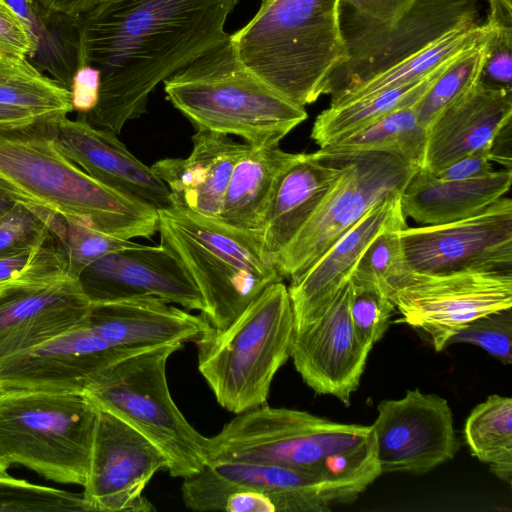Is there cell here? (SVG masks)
<instances>
[{
    "instance_id": "6da1fadb",
    "label": "cell",
    "mask_w": 512,
    "mask_h": 512,
    "mask_svg": "<svg viewBox=\"0 0 512 512\" xmlns=\"http://www.w3.org/2000/svg\"><path fill=\"white\" fill-rule=\"evenodd\" d=\"M239 0H101L75 20L77 67L101 72L96 107L79 117L119 134L147 112L156 86L230 38L224 25Z\"/></svg>"
},
{
    "instance_id": "7a4b0ae2",
    "label": "cell",
    "mask_w": 512,
    "mask_h": 512,
    "mask_svg": "<svg viewBox=\"0 0 512 512\" xmlns=\"http://www.w3.org/2000/svg\"><path fill=\"white\" fill-rule=\"evenodd\" d=\"M205 452L207 463L253 462L315 475L340 504L353 502L381 475L371 425L267 405L236 414L206 437Z\"/></svg>"
},
{
    "instance_id": "3957f363",
    "label": "cell",
    "mask_w": 512,
    "mask_h": 512,
    "mask_svg": "<svg viewBox=\"0 0 512 512\" xmlns=\"http://www.w3.org/2000/svg\"><path fill=\"white\" fill-rule=\"evenodd\" d=\"M47 118L0 126V185L19 201L112 236L150 239L158 231L157 210L99 182L67 158L53 141Z\"/></svg>"
},
{
    "instance_id": "277c9868",
    "label": "cell",
    "mask_w": 512,
    "mask_h": 512,
    "mask_svg": "<svg viewBox=\"0 0 512 512\" xmlns=\"http://www.w3.org/2000/svg\"><path fill=\"white\" fill-rule=\"evenodd\" d=\"M340 0H266L230 35L241 63L278 94L305 107L347 59Z\"/></svg>"
},
{
    "instance_id": "5b68a950",
    "label": "cell",
    "mask_w": 512,
    "mask_h": 512,
    "mask_svg": "<svg viewBox=\"0 0 512 512\" xmlns=\"http://www.w3.org/2000/svg\"><path fill=\"white\" fill-rule=\"evenodd\" d=\"M171 104L196 128L234 135L255 147L279 145L305 121L304 107L249 71L229 38L163 81Z\"/></svg>"
},
{
    "instance_id": "8992f818",
    "label": "cell",
    "mask_w": 512,
    "mask_h": 512,
    "mask_svg": "<svg viewBox=\"0 0 512 512\" xmlns=\"http://www.w3.org/2000/svg\"><path fill=\"white\" fill-rule=\"evenodd\" d=\"M157 212L160 244L194 281L213 328L225 329L267 286L283 281L257 236L175 206Z\"/></svg>"
},
{
    "instance_id": "52a82bcc",
    "label": "cell",
    "mask_w": 512,
    "mask_h": 512,
    "mask_svg": "<svg viewBox=\"0 0 512 512\" xmlns=\"http://www.w3.org/2000/svg\"><path fill=\"white\" fill-rule=\"evenodd\" d=\"M294 315L283 281L267 286L225 329L195 343L198 370L218 404L240 414L266 405L271 383L290 357Z\"/></svg>"
},
{
    "instance_id": "ba28073f",
    "label": "cell",
    "mask_w": 512,
    "mask_h": 512,
    "mask_svg": "<svg viewBox=\"0 0 512 512\" xmlns=\"http://www.w3.org/2000/svg\"><path fill=\"white\" fill-rule=\"evenodd\" d=\"M98 412L84 393H1L0 459L54 482L83 486Z\"/></svg>"
},
{
    "instance_id": "9c48e42d",
    "label": "cell",
    "mask_w": 512,
    "mask_h": 512,
    "mask_svg": "<svg viewBox=\"0 0 512 512\" xmlns=\"http://www.w3.org/2000/svg\"><path fill=\"white\" fill-rule=\"evenodd\" d=\"M182 344L155 347L118 360L92 382L86 394L164 454L170 475L185 478L206 464V437L184 417L167 383L169 357Z\"/></svg>"
},
{
    "instance_id": "30bf717a",
    "label": "cell",
    "mask_w": 512,
    "mask_h": 512,
    "mask_svg": "<svg viewBox=\"0 0 512 512\" xmlns=\"http://www.w3.org/2000/svg\"><path fill=\"white\" fill-rule=\"evenodd\" d=\"M477 0H414L396 20L380 21L339 3L347 59L328 79L334 99L414 57L453 32L481 23Z\"/></svg>"
},
{
    "instance_id": "8fae6325",
    "label": "cell",
    "mask_w": 512,
    "mask_h": 512,
    "mask_svg": "<svg viewBox=\"0 0 512 512\" xmlns=\"http://www.w3.org/2000/svg\"><path fill=\"white\" fill-rule=\"evenodd\" d=\"M346 154L340 180L279 256L277 269L283 278L303 274L374 205L401 195L420 168L383 152Z\"/></svg>"
},
{
    "instance_id": "7c38bea8",
    "label": "cell",
    "mask_w": 512,
    "mask_h": 512,
    "mask_svg": "<svg viewBox=\"0 0 512 512\" xmlns=\"http://www.w3.org/2000/svg\"><path fill=\"white\" fill-rule=\"evenodd\" d=\"M401 315L395 323L425 332L438 352L474 319L512 308L511 268L412 273L391 297Z\"/></svg>"
},
{
    "instance_id": "4fadbf2b",
    "label": "cell",
    "mask_w": 512,
    "mask_h": 512,
    "mask_svg": "<svg viewBox=\"0 0 512 512\" xmlns=\"http://www.w3.org/2000/svg\"><path fill=\"white\" fill-rule=\"evenodd\" d=\"M400 239L405 260L417 273L512 268V201L502 197L453 222L406 226Z\"/></svg>"
},
{
    "instance_id": "5bb4252c",
    "label": "cell",
    "mask_w": 512,
    "mask_h": 512,
    "mask_svg": "<svg viewBox=\"0 0 512 512\" xmlns=\"http://www.w3.org/2000/svg\"><path fill=\"white\" fill-rule=\"evenodd\" d=\"M167 468L166 457L150 440L99 408L82 492L87 511H155L143 491L155 473Z\"/></svg>"
},
{
    "instance_id": "9a60e30c",
    "label": "cell",
    "mask_w": 512,
    "mask_h": 512,
    "mask_svg": "<svg viewBox=\"0 0 512 512\" xmlns=\"http://www.w3.org/2000/svg\"><path fill=\"white\" fill-rule=\"evenodd\" d=\"M371 426L381 474L428 473L453 459L460 446L447 400L417 388L381 401Z\"/></svg>"
},
{
    "instance_id": "2e32d148",
    "label": "cell",
    "mask_w": 512,
    "mask_h": 512,
    "mask_svg": "<svg viewBox=\"0 0 512 512\" xmlns=\"http://www.w3.org/2000/svg\"><path fill=\"white\" fill-rule=\"evenodd\" d=\"M253 491L268 497L276 512H324L339 504L321 478L298 470L253 462L207 463L183 478L185 506L197 512L224 511L233 493Z\"/></svg>"
},
{
    "instance_id": "e0dca14e",
    "label": "cell",
    "mask_w": 512,
    "mask_h": 512,
    "mask_svg": "<svg viewBox=\"0 0 512 512\" xmlns=\"http://www.w3.org/2000/svg\"><path fill=\"white\" fill-rule=\"evenodd\" d=\"M138 352L108 343L82 323L0 362V394L85 393L107 367Z\"/></svg>"
},
{
    "instance_id": "ac0fdd59",
    "label": "cell",
    "mask_w": 512,
    "mask_h": 512,
    "mask_svg": "<svg viewBox=\"0 0 512 512\" xmlns=\"http://www.w3.org/2000/svg\"><path fill=\"white\" fill-rule=\"evenodd\" d=\"M350 281L312 321L294 327L290 357L307 386L349 405L371 349L358 340L350 318Z\"/></svg>"
},
{
    "instance_id": "d6986e66",
    "label": "cell",
    "mask_w": 512,
    "mask_h": 512,
    "mask_svg": "<svg viewBox=\"0 0 512 512\" xmlns=\"http://www.w3.org/2000/svg\"><path fill=\"white\" fill-rule=\"evenodd\" d=\"M79 280L91 303L153 296L187 310L204 311L194 281L177 257L161 244H141L106 255L89 265Z\"/></svg>"
},
{
    "instance_id": "ffe728a7",
    "label": "cell",
    "mask_w": 512,
    "mask_h": 512,
    "mask_svg": "<svg viewBox=\"0 0 512 512\" xmlns=\"http://www.w3.org/2000/svg\"><path fill=\"white\" fill-rule=\"evenodd\" d=\"M91 302L80 280L10 282L0 288V362L84 323Z\"/></svg>"
},
{
    "instance_id": "44dd1931",
    "label": "cell",
    "mask_w": 512,
    "mask_h": 512,
    "mask_svg": "<svg viewBox=\"0 0 512 512\" xmlns=\"http://www.w3.org/2000/svg\"><path fill=\"white\" fill-rule=\"evenodd\" d=\"M46 124L57 148L94 179L156 210L172 206L165 183L115 133L67 115L48 117Z\"/></svg>"
},
{
    "instance_id": "7402d4cb",
    "label": "cell",
    "mask_w": 512,
    "mask_h": 512,
    "mask_svg": "<svg viewBox=\"0 0 512 512\" xmlns=\"http://www.w3.org/2000/svg\"><path fill=\"white\" fill-rule=\"evenodd\" d=\"M346 153H296L280 173L259 236L263 257L277 267L282 251L343 175Z\"/></svg>"
},
{
    "instance_id": "603a6c76",
    "label": "cell",
    "mask_w": 512,
    "mask_h": 512,
    "mask_svg": "<svg viewBox=\"0 0 512 512\" xmlns=\"http://www.w3.org/2000/svg\"><path fill=\"white\" fill-rule=\"evenodd\" d=\"M511 118L512 88L490 86L479 79L428 126L420 169L435 173L461 157L489 151Z\"/></svg>"
},
{
    "instance_id": "cb8c5ba5",
    "label": "cell",
    "mask_w": 512,
    "mask_h": 512,
    "mask_svg": "<svg viewBox=\"0 0 512 512\" xmlns=\"http://www.w3.org/2000/svg\"><path fill=\"white\" fill-rule=\"evenodd\" d=\"M400 195L374 205L350 230L287 287L294 327L319 316L350 279L360 257L386 228L406 222Z\"/></svg>"
},
{
    "instance_id": "d4e9b609",
    "label": "cell",
    "mask_w": 512,
    "mask_h": 512,
    "mask_svg": "<svg viewBox=\"0 0 512 512\" xmlns=\"http://www.w3.org/2000/svg\"><path fill=\"white\" fill-rule=\"evenodd\" d=\"M84 324L108 343L137 351L196 342L211 328L202 313L191 314L153 296L91 303Z\"/></svg>"
},
{
    "instance_id": "484cf974",
    "label": "cell",
    "mask_w": 512,
    "mask_h": 512,
    "mask_svg": "<svg viewBox=\"0 0 512 512\" xmlns=\"http://www.w3.org/2000/svg\"><path fill=\"white\" fill-rule=\"evenodd\" d=\"M187 158H165L151 167L167 186L172 206L217 218L238 159L250 148L231 136L197 130Z\"/></svg>"
},
{
    "instance_id": "4316f807",
    "label": "cell",
    "mask_w": 512,
    "mask_h": 512,
    "mask_svg": "<svg viewBox=\"0 0 512 512\" xmlns=\"http://www.w3.org/2000/svg\"><path fill=\"white\" fill-rule=\"evenodd\" d=\"M511 169L493 170L477 178L440 180L422 169L400 195L405 217L423 225H437L472 216L509 191Z\"/></svg>"
},
{
    "instance_id": "83f0119b",
    "label": "cell",
    "mask_w": 512,
    "mask_h": 512,
    "mask_svg": "<svg viewBox=\"0 0 512 512\" xmlns=\"http://www.w3.org/2000/svg\"><path fill=\"white\" fill-rule=\"evenodd\" d=\"M295 155L251 145L234 166L217 219L259 238L276 181Z\"/></svg>"
},
{
    "instance_id": "f1b7e54d",
    "label": "cell",
    "mask_w": 512,
    "mask_h": 512,
    "mask_svg": "<svg viewBox=\"0 0 512 512\" xmlns=\"http://www.w3.org/2000/svg\"><path fill=\"white\" fill-rule=\"evenodd\" d=\"M455 59L413 82L350 103L329 106L315 119L311 138L322 148L392 112L413 107Z\"/></svg>"
},
{
    "instance_id": "f546056e",
    "label": "cell",
    "mask_w": 512,
    "mask_h": 512,
    "mask_svg": "<svg viewBox=\"0 0 512 512\" xmlns=\"http://www.w3.org/2000/svg\"><path fill=\"white\" fill-rule=\"evenodd\" d=\"M427 129L418 121L413 107L392 112L365 128L325 147V153L383 152L421 167Z\"/></svg>"
},
{
    "instance_id": "4dcf8cb0",
    "label": "cell",
    "mask_w": 512,
    "mask_h": 512,
    "mask_svg": "<svg viewBox=\"0 0 512 512\" xmlns=\"http://www.w3.org/2000/svg\"><path fill=\"white\" fill-rule=\"evenodd\" d=\"M464 436L472 455L500 480H512V399L491 395L473 408Z\"/></svg>"
},
{
    "instance_id": "1f68e13d",
    "label": "cell",
    "mask_w": 512,
    "mask_h": 512,
    "mask_svg": "<svg viewBox=\"0 0 512 512\" xmlns=\"http://www.w3.org/2000/svg\"><path fill=\"white\" fill-rule=\"evenodd\" d=\"M0 104L25 108L44 117L73 112L69 89L27 59L11 56H0Z\"/></svg>"
},
{
    "instance_id": "d6a6232c",
    "label": "cell",
    "mask_w": 512,
    "mask_h": 512,
    "mask_svg": "<svg viewBox=\"0 0 512 512\" xmlns=\"http://www.w3.org/2000/svg\"><path fill=\"white\" fill-rule=\"evenodd\" d=\"M406 222L394 224L380 232L360 257L350 280L369 284L390 299L394 292L411 277L400 239Z\"/></svg>"
},
{
    "instance_id": "836d02e7",
    "label": "cell",
    "mask_w": 512,
    "mask_h": 512,
    "mask_svg": "<svg viewBox=\"0 0 512 512\" xmlns=\"http://www.w3.org/2000/svg\"><path fill=\"white\" fill-rule=\"evenodd\" d=\"M491 36L476 48L455 59L413 106L418 121L423 127L427 129L445 107L463 95L480 79Z\"/></svg>"
},
{
    "instance_id": "e575fe53",
    "label": "cell",
    "mask_w": 512,
    "mask_h": 512,
    "mask_svg": "<svg viewBox=\"0 0 512 512\" xmlns=\"http://www.w3.org/2000/svg\"><path fill=\"white\" fill-rule=\"evenodd\" d=\"M57 240L67 257L68 275L78 280L83 271L96 260L141 245L107 234L82 221L65 218Z\"/></svg>"
},
{
    "instance_id": "d590c367",
    "label": "cell",
    "mask_w": 512,
    "mask_h": 512,
    "mask_svg": "<svg viewBox=\"0 0 512 512\" xmlns=\"http://www.w3.org/2000/svg\"><path fill=\"white\" fill-rule=\"evenodd\" d=\"M87 511L82 494L11 477L0 479V512Z\"/></svg>"
},
{
    "instance_id": "8d00e7d4",
    "label": "cell",
    "mask_w": 512,
    "mask_h": 512,
    "mask_svg": "<svg viewBox=\"0 0 512 512\" xmlns=\"http://www.w3.org/2000/svg\"><path fill=\"white\" fill-rule=\"evenodd\" d=\"M56 218L53 212L18 200L0 216V256L56 238Z\"/></svg>"
},
{
    "instance_id": "74e56055",
    "label": "cell",
    "mask_w": 512,
    "mask_h": 512,
    "mask_svg": "<svg viewBox=\"0 0 512 512\" xmlns=\"http://www.w3.org/2000/svg\"><path fill=\"white\" fill-rule=\"evenodd\" d=\"M349 281L352 325L361 344L371 349L384 336L395 305L376 287L350 279Z\"/></svg>"
},
{
    "instance_id": "f35d334b",
    "label": "cell",
    "mask_w": 512,
    "mask_h": 512,
    "mask_svg": "<svg viewBox=\"0 0 512 512\" xmlns=\"http://www.w3.org/2000/svg\"><path fill=\"white\" fill-rule=\"evenodd\" d=\"M472 344L481 347L503 364L512 363V309L480 316L458 330L447 345Z\"/></svg>"
},
{
    "instance_id": "ab89813d",
    "label": "cell",
    "mask_w": 512,
    "mask_h": 512,
    "mask_svg": "<svg viewBox=\"0 0 512 512\" xmlns=\"http://www.w3.org/2000/svg\"><path fill=\"white\" fill-rule=\"evenodd\" d=\"M495 25L480 80L490 86L512 88V18L487 15Z\"/></svg>"
},
{
    "instance_id": "60d3db41",
    "label": "cell",
    "mask_w": 512,
    "mask_h": 512,
    "mask_svg": "<svg viewBox=\"0 0 512 512\" xmlns=\"http://www.w3.org/2000/svg\"><path fill=\"white\" fill-rule=\"evenodd\" d=\"M37 40L28 26L5 1L0 0V56L33 57Z\"/></svg>"
},
{
    "instance_id": "b9f144b4",
    "label": "cell",
    "mask_w": 512,
    "mask_h": 512,
    "mask_svg": "<svg viewBox=\"0 0 512 512\" xmlns=\"http://www.w3.org/2000/svg\"><path fill=\"white\" fill-rule=\"evenodd\" d=\"M101 72L90 65H79L69 88L73 111L86 114L92 111L99 100Z\"/></svg>"
},
{
    "instance_id": "7bdbcfd3",
    "label": "cell",
    "mask_w": 512,
    "mask_h": 512,
    "mask_svg": "<svg viewBox=\"0 0 512 512\" xmlns=\"http://www.w3.org/2000/svg\"><path fill=\"white\" fill-rule=\"evenodd\" d=\"M492 163L489 151H481L461 157L432 174L440 180L472 179L492 172Z\"/></svg>"
},
{
    "instance_id": "ee69618b",
    "label": "cell",
    "mask_w": 512,
    "mask_h": 512,
    "mask_svg": "<svg viewBox=\"0 0 512 512\" xmlns=\"http://www.w3.org/2000/svg\"><path fill=\"white\" fill-rule=\"evenodd\" d=\"M414 0H340L353 11L380 21H393L401 16Z\"/></svg>"
},
{
    "instance_id": "f6af8a7d",
    "label": "cell",
    "mask_w": 512,
    "mask_h": 512,
    "mask_svg": "<svg viewBox=\"0 0 512 512\" xmlns=\"http://www.w3.org/2000/svg\"><path fill=\"white\" fill-rule=\"evenodd\" d=\"M44 14L77 20L101 0H30Z\"/></svg>"
},
{
    "instance_id": "bcb514c9",
    "label": "cell",
    "mask_w": 512,
    "mask_h": 512,
    "mask_svg": "<svg viewBox=\"0 0 512 512\" xmlns=\"http://www.w3.org/2000/svg\"><path fill=\"white\" fill-rule=\"evenodd\" d=\"M225 512H276L273 502L266 496L253 491L231 494L225 501Z\"/></svg>"
},
{
    "instance_id": "7dc6e473",
    "label": "cell",
    "mask_w": 512,
    "mask_h": 512,
    "mask_svg": "<svg viewBox=\"0 0 512 512\" xmlns=\"http://www.w3.org/2000/svg\"><path fill=\"white\" fill-rule=\"evenodd\" d=\"M512 124L504 125L494 137L489 149L491 161L511 169Z\"/></svg>"
},
{
    "instance_id": "c3c4849f",
    "label": "cell",
    "mask_w": 512,
    "mask_h": 512,
    "mask_svg": "<svg viewBox=\"0 0 512 512\" xmlns=\"http://www.w3.org/2000/svg\"><path fill=\"white\" fill-rule=\"evenodd\" d=\"M43 117L25 108L0 104V126L26 124Z\"/></svg>"
},
{
    "instance_id": "681fc988",
    "label": "cell",
    "mask_w": 512,
    "mask_h": 512,
    "mask_svg": "<svg viewBox=\"0 0 512 512\" xmlns=\"http://www.w3.org/2000/svg\"><path fill=\"white\" fill-rule=\"evenodd\" d=\"M17 201V198L0 185V216L10 210Z\"/></svg>"
},
{
    "instance_id": "f907efd6",
    "label": "cell",
    "mask_w": 512,
    "mask_h": 512,
    "mask_svg": "<svg viewBox=\"0 0 512 512\" xmlns=\"http://www.w3.org/2000/svg\"><path fill=\"white\" fill-rule=\"evenodd\" d=\"M8 466L0 459V479H9L12 476L8 473Z\"/></svg>"
},
{
    "instance_id": "816d5d0a",
    "label": "cell",
    "mask_w": 512,
    "mask_h": 512,
    "mask_svg": "<svg viewBox=\"0 0 512 512\" xmlns=\"http://www.w3.org/2000/svg\"><path fill=\"white\" fill-rule=\"evenodd\" d=\"M491 1L498 2V3L502 4L503 6H505L506 8L512 9V0H491Z\"/></svg>"
},
{
    "instance_id": "f5cc1de1",
    "label": "cell",
    "mask_w": 512,
    "mask_h": 512,
    "mask_svg": "<svg viewBox=\"0 0 512 512\" xmlns=\"http://www.w3.org/2000/svg\"><path fill=\"white\" fill-rule=\"evenodd\" d=\"M9 282H3V283H0V287L4 286L5 284H7Z\"/></svg>"
},
{
    "instance_id": "db71d44e",
    "label": "cell",
    "mask_w": 512,
    "mask_h": 512,
    "mask_svg": "<svg viewBox=\"0 0 512 512\" xmlns=\"http://www.w3.org/2000/svg\"><path fill=\"white\" fill-rule=\"evenodd\" d=\"M6 285V284H5ZM3 287V286H2ZM1 288V287H0Z\"/></svg>"
}]
</instances>
